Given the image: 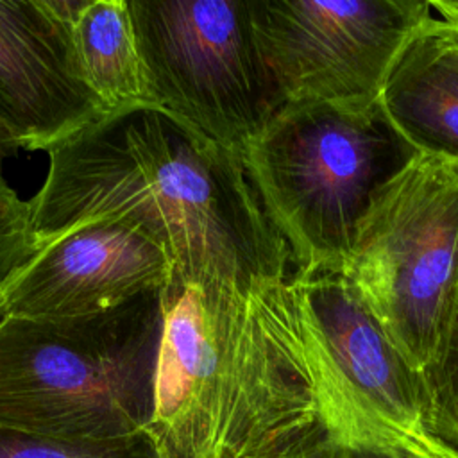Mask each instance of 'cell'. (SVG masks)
<instances>
[{
	"instance_id": "7",
	"label": "cell",
	"mask_w": 458,
	"mask_h": 458,
	"mask_svg": "<svg viewBox=\"0 0 458 458\" xmlns=\"http://www.w3.org/2000/svg\"><path fill=\"white\" fill-rule=\"evenodd\" d=\"M318 363L326 408L356 458H379L394 435L426 429L420 372L344 272L293 277Z\"/></svg>"
},
{
	"instance_id": "9",
	"label": "cell",
	"mask_w": 458,
	"mask_h": 458,
	"mask_svg": "<svg viewBox=\"0 0 458 458\" xmlns=\"http://www.w3.org/2000/svg\"><path fill=\"white\" fill-rule=\"evenodd\" d=\"M166 252L140 227L97 220L38 250L0 284L4 317L72 318L161 293L172 281Z\"/></svg>"
},
{
	"instance_id": "12",
	"label": "cell",
	"mask_w": 458,
	"mask_h": 458,
	"mask_svg": "<svg viewBox=\"0 0 458 458\" xmlns=\"http://www.w3.org/2000/svg\"><path fill=\"white\" fill-rule=\"evenodd\" d=\"M72 39L84 82L109 113L154 106L129 0H82Z\"/></svg>"
},
{
	"instance_id": "6",
	"label": "cell",
	"mask_w": 458,
	"mask_h": 458,
	"mask_svg": "<svg viewBox=\"0 0 458 458\" xmlns=\"http://www.w3.org/2000/svg\"><path fill=\"white\" fill-rule=\"evenodd\" d=\"M152 104L242 152L286 104L249 0H129Z\"/></svg>"
},
{
	"instance_id": "1",
	"label": "cell",
	"mask_w": 458,
	"mask_h": 458,
	"mask_svg": "<svg viewBox=\"0 0 458 458\" xmlns=\"http://www.w3.org/2000/svg\"><path fill=\"white\" fill-rule=\"evenodd\" d=\"M48 154L27 200L36 250L97 220L147 233L172 281L250 293L288 281L290 249L268 220L238 150L156 106L118 109Z\"/></svg>"
},
{
	"instance_id": "16",
	"label": "cell",
	"mask_w": 458,
	"mask_h": 458,
	"mask_svg": "<svg viewBox=\"0 0 458 458\" xmlns=\"http://www.w3.org/2000/svg\"><path fill=\"white\" fill-rule=\"evenodd\" d=\"M381 458H458V451L431 437L426 429L394 435L379 449Z\"/></svg>"
},
{
	"instance_id": "20",
	"label": "cell",
	"mask_w": 458,
	"mask_h": 458,
	"mask_svg": "<svg viewBox=\"0 0 458 458\" xmlns=\"http://www.w3.org/2000/svg\"><path fill=\"white\" fill-rule=\"evenodd\" d=\"M0 159H2V157H0Z\"/></svg>"
},
{
	"instance_id": "15",
	"label": "cell",
	"mask_w": 458,
	"mask_h": 458,
	"mask_svg": "<svg viewBox=\"0 0 458 458\" xmlns=\"http://www.w3.org/2000/svg\"><path fill=\"white\" fill-rule=\"evenodd\" d=\"M36 252L29 231V204L7 184L0 166V284Z\"/></svg>"
},
{
	"instance_id": "2",
	"label": "cell",
	"mask_w": 458,
	"mask_h": 458,
	"mask_svg": "<svg viewBox=\"0 0 458 458\" xmlns=\"http://www.w3.org/2000/svg\"><path fill=\"white\" fill-rule=\"evenodd\" d=\"M154 411L163 458H356L324 403L292 277L250 293L168 283Z\"/></svg>"
},
{
	"instance_id": "5",
	"label": "cell",
	"mask_w": 458,
	"mask_h": 458,
	"mask_svg": "<svg viewBox=\"0 0 458 458\" xmlns=\"http://www.w3.org/2000/svg\"><path fill=\"white\" fill-rule=\"evenodd\" d=\"M344 274L422 376L458 283V165L419 154L385 184Z\"/></svg>"
},
{
	"instance_id": "11",
	"label": "cell",
	"mask_w": 458,
	"mask_h": 458,
	"mask_svg": "<svg viewBox=\"0 0 458 458\" xmlns=\"http://www.w3.org/2000/svg\"><path fill=\"white\" fill-rule=\"evenodd\" d=\"M379 102L422 156L458 165V45L426 18L394 59Z\"/></svg>"
},
{
	"instance_id": "8",
	"label": "cell",
	"mask_w": 458,
	"mask_h": 458,
	"mask_svg": "<svg viewBox=\"0 0 458 458\" xmlns=\"http://www.w3.org/2000/svg\"><path fill=\"white\" fill-rule=\"evenodd\" d=\"M429 9L415 0L250 2L261 54L286 104L377 98Z\"/></svg>"
},
{
	"instance_id": "3",
	"label": "cell",
	"mask_w": 458,
	"mask_h": 458,
	"mask_svg": "<svg viewBox=\"0 0 458 458\" xmlns=\"http://www.w3.org/2000/svg\"><path fill=\"white\" fill-rule=\"evenodd\" d=\"M161 293L89 317L0 320V429L68 444L145 433Z\"/></svg>"
},
{
	"instance_id": "14",
	"label": "cell",
	"mask_w": 458,
	"mask_h": 458,
	"mask_svg": "<svg viewBox=\"0 0 458 458\" xmlns=\"http://www.w3.org/2000/svg\"><path fill=\"white\" fill-rule=\"evenodd\" d=\"M0 458H163L147 433L129 438L68 444L0 429Z\"/></svg>"
},
{
	"instance_id": "10",
	"label": "cell",
	"mask_w": 458,
	"mask_h": 458,
	"mask_svg": "<svg viewBox=\"0 0 458 458\" xmlns=\"http://www.w3.org/2000/svg\"><path fill=\"white\" fill-rule=\"evenodd\" d=\"M82 0H0V120L21 150H52L109 111L72 39Z\"/></svg>"
},
{
	"instance_id": "19",
	"label": "cell",
	"mask_w": 458,
	"mask_h": 458,
	"mask_svg": "<svg viewBox=\"0 0 458 458\" xmlns=\"http://www.w3.org/2000/svg\"><path fill=\"white\" fill-rule=\"evenodd\" d=\"M2 318H4V317H0V320H2Z\"/></svg>"
},
{
	"instance_id": "18",
	"label": "cell",
	"mask_w": 458,
	"mask_h": 458,
	"mask_svg": "<svg viewBox=\"0 0 458 458\" xmlns=\"http://www.w3.org/2000/svg\"><path fill=\"white\" fill-rule=\"evenodd\" d=\"M16 150H20L18 145H16V141L13 140L11 132L5 129V125H4L2 120H0V157L5 156V154H13V152H16Z\"/></svg>"
},
{
	"instance_id": "17",
	"label": "cell",
	"mask_w": 458,
	"mask_h": 458,
	"mask_svg": "<svg viewBox=\"0 0 458 458\" xmlns=\"http://www.w3.org/2000/svg\"><path fill=\"white\" fill-rule=\"evenodd\" d=\"M429 7L440 14L442 29L458 45V2H429Z\"/></svg>"
},
{
	"instance_id": "4",
	"label": "cell",
	"mask_w": 458,
	"mask_h": 458,
	"mask_svg": "<svg viewBox=\"0 0 458 458\" xmlns=\"http://www.w3.org/2000/svg\"><path fill=\"white\" fill-rule=\"evenodd\" d=\"M240 154L293 277L344 272L372 200L419 156L379 97L288 102Z\"/></svg>"
},
{
	"instance_id": "13",
	"label": "cell",
	"mask_w": 458,
	"mask_h": 458,
	"mask_svg": "<svg viewBox=\"0 0 458 458\" xmlns=\"http://www.w3.org/2000/svg\"><path fill=\"white\" fill-rule=\"evenodd\" d=\"M426 431L458 451V283L437 349L422 370Z\"/></svg>"
}]
</instances>
